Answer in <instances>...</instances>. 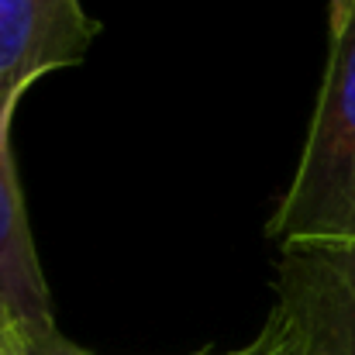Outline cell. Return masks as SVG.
<instances>
[{
	"label": "cell",
	"instance_id": "cell-1",
	"mask_svg": "<svg viewBox=\"0 0 355 355\" xmlns=\"http://www.w3.org/2000/svg\"><path fill=\"white\" fill-rule=\"evenodd\" d=\"M328 31V66L304 152L266 228L279 245L355 241V0Z\"/></svg>",
	"mask_w": 355,
	"mask_h": 355
},
{
	"label": "cell",
	"instance_id": "cell-2",
	"mask_svg": "<svg viewBox=\"0 0 355 355\" xmlns=\"http://www.w3.org/2000/svg\"><path fill=\"white\" fill-rule=\"evenodd\" d=\"M272 290L300 355H355V241L279 245Z\"/></svg>",
	"mask_w": 355,
	"mask_h": 355
},
{
	"label": "cell",
	"instance_id": "cell-3",
	"mask_svg": "<svg viewBox=\"0 0 355 355\" xmlns=\"http://www.w3.org/2000/svg\"><path fill=\"white\" fill-rule=\"evenodd\" d=\"M97 35L101 21L83 0H0V90H31L87 62Z\"/></svg>",
	"mask_w": 355,
	"mask_h": 355
},
{
	"label": "cell",
	"instance_id": "cell-4",
	"mask_svg": "<svg viewBox=\"0 0 355 355\" xmlns=\"http://www.w3.org/2000/svg\"><path fill=\"white\" fill-rule=\"evenodd\" d=\"M24 94L28 90H0V297L10 304L24 328H59L10 145L14 114Z\"/></svg>",
	"mask_w": 355,
	"mask_h": 355
},
{
	"label": "cell",
	"instance_id": "cell-5",
	"mask_svg": "<svg viewBox=\"0 0 355 355\" xmlns=\"http://www.w3.org/2000/svg\"><path fill=\"white\" fill-rule=\"evenodd\" d=\"M193 355H300V338H297L290 318L279 307H272L269 318H266V324L259 328V335L252 342L238 345L232 352H211V349H204V352H193Z\"/></svg>",
	"mask_w": 355,
	"mask_h": 355
},
{
	"label": "cell",
	"instance_id": "cell-6",
	"mask_svg": "<svg viewBox=\"0 0 355 355\" xmlns=\"http://www.w3.org/2000/svg\"><path fill=\"white\" fill-rule=\"evenodd\" d=\"M0 355H97V352L69 342L59 328H28L7 352Z\"/></svg>",
	"mask_w": 355,
	"mask_h": 355
},
{
	"label": "cell",
	"instance_id": "cell-7",
	"mask_svg": "<svg viewBox=\"0 0 355 355\" xmlns=\"http://www.w3.org/2000/svg\"><path fill=\"white\" fill-rule=\"evenodd\" d=\"M24 331H28V328L17 321V314L10 311V304L0 297V352H7V349H10V345H14L21 335H24Z\"/></svg>",
	"mask_w": 355,
	"mask_h": 355
},
{
	"label": "cell",
	"instance_id": "cell-8",
	"mask_svg": "<svg viewBox=\"0 0 355 355\" xmlns=\"http://www.w3.org/2000/svg\"><path fill=\"white\" fill-rule=\"evenodd\" d=\"M349 7H352V0H331V7H328V28L342 24L345 14H349Z\"/></svg>",
	"mask_w": 355,
	"mask_h": 355
}]
</instances>
